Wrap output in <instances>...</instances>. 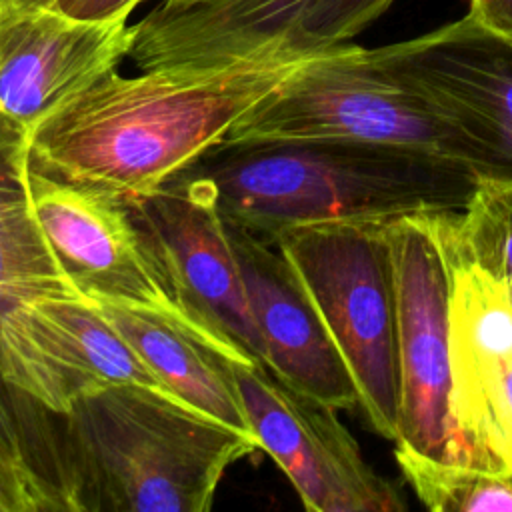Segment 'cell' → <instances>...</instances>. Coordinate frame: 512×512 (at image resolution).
<instances>
[{"label": "cell", "mask_w": 512, "mask_h": 512, "mask_svg": "<svg viewBox=\"0 0 512 512\" xmlns=\"http://www.w3.org/2000/svg\"><path fill=\"white\" fill-rule=\"evenodd\" d=\"M0 6H56V0H0Z\"/></svg>", "instance_id": "cb8c5ba5"}, {"label": "cell", "mask_w": 512, "mask_h": 512, "mask_svg": "<svg viewBox=\"0 0 512 512\" xmlns=\"http://www.w3.org/2000/svg\"><path fill=\"white\" fill-rule=\"evenodd\" d=\"M178 174L208 188L226 224L264 240L462 210L480 178L452 158L360 140H222Z\"/></svg>", "instance_id": "7a4b0ae2"}, {"label": "cell", "mask_w": 512, "mask_h": 512, "mask_svg": "<svg viewBox=\"0 0 512 512\" xmlns=\"http://www.w3.org/2000/svg\"><path fill=\"white\" fill-rule=\"evenodd\" d=\"M0 446L54 486L72 512L60 416L28 398L0 368Z\"/></svg>", "instance_id": "d6986e66"}, {"label": "cell", "mask_w": 512, "mask_h": 512, "mask_svg": "<svg viewBox=\"0 0 512 512\" xmlns=\"http://www.w3.org/2000/svg\"><path fill=\"white\" fill-rule=\"evenodd\" d=\"M224 140H360L458 160L480 178L484 156L452 124L396 82L370 48L336 44L302 56Z\"/></svg>", "instance_id": "277c9868"}, {"label": "cell", "mask_w": 512, "mask_h": 512, "mask_svg": "<svg viewBox=\"0 0 512 512\" xmlns=\"http://www.w3.org/2000/svg\"><path fill=\"white\" fill-rule=\"evenodd\" d=\"M388 222L300 226L272 242L320 314L358 392V408L386 440L398 436L400 374Z\"/></svg>", "instance_id": "5b68a950"}, {"label": "cell", "mask_w": 512, "mask_h": 512, "mask_svg": "<svg viewBox=\"0 0 512 512\" xmlns=\"http://www.w3.org/2000/svg\"><path fill=\"white\" fill-rule=\"evenodd\" d=\"M28 136L0 116V320L40 298L82 296L34 216L28 190Z\"/></svg>", "instance_id": "e0dca14e"}, {"label": "cell", "mask_w": 512, "mask_h": 512, "mask_svg": "<svg viewBox=\"0 0 512 512\" xmlns=\"http://www.w3.org/2000/svg\"><path fill=\"white\" fill-rule=\"evenodd\" d=\"M146 0H56V6L76 18L84 20H110L130 18L132 10Z\"/></svg>", "instance_id": "7402d4cb"}, {"label": "cell", "mask_w": 512, "mask_h": 512, "mask_svg": "<svg viewBox=\"0 0 512 512\" xmlns=\"http://www.w3.org/2000/svg\"><path fill=\"white\" fill-rule=\"evenodd\" d=\"M0 368L54 416L66 414L82 394L112 384L172 396L84 296L40 298L8 312L0 320Z\"/></svg>", "instance_id": "7c38bea8"}, {"label": "cell", "mask_w": 512, "mask_h": 512, "mask_svg": "<svg viewBox=\"0 0 512 512\" xmlns=\"http://www.w3.org/2000/svg\"><path fill=\"white\" fill-rule=\"evenodd\" d=\"M370 54L476 146L486 178L512 180V36L466 14L422 36L370 48Z\"/></svg>", "instance_id": "30bf717a"}, {"label": "cell", "mask_w": 512, "mask_h": 512, "mask_svg": "<svg viewBox=\"0 0 512 512\" xmlns=\"http://www.w3.org/2000/svg\"><path fill=\"white\" fill-rule=\"evenodd\" d=\"M306 54L110 72L28 136V168L134 204L222 142Z\"/></svg>", "instance_id": "6da1fadb"}, {"label": "cell", "mask_w": 512, "mask_h": 512, "mask_svg": "<svg viewBox=\"0 0 512 512\" xmlns=\"http://www.w3.org/2000/svg\"><path fill=\"white\" fill-rule=\"evenodd\" d=\"M28 190L50 248L84 298L158 310L192 322L148 234L126 204L30 168Z\"/></svg>", "instance_id": "4fadbf2b"}, {"label": "cell", "mask_w": 512, "mask_h": 512, "mask_svg": "<svg viewBox=\"0 0 512 512\" xmlns=\"http://www.w3.org/2000/svg\"><path fill=\"white\" fill-rule=\"evenodd\" d=\"M466 254L512 294V180L478 178L462 210L450 212Z\"/></svg>", "instance_id": "ffe728a7"}, {"label": "cell", "mask_w": 512, "mask_h": 512, "mask_svg": "<svg viewBox=\"0 0 512 512\" xmlns=\"http://www.w3.org/2000/svg\"><path fill=\"white\" fill-rule=\"evenodd\" d=\"M236 382L260 450L310 512H398L406 502L362 456L334 408L298 392L264 362H238Z\"/></svg>", "instance_id": "9c48e42d"}, {"label": "cell", "mask_w": 512, "mask_h": 512, "mask_svg": "<svg viewBox=\"0 0 512 512\" xmlns=\"http://www.w3.org/2000/svg\"><path fill=\"white\" fill-rule=\"evenodd\" d=\"M90 302L172 396L238 432L254 436L236 382V364L246 360L180 316L106 300Z\"/></svg>", "instance_id": "2e32d148"}, {"label": "cell", "mask_w": 512, "mask_h": 512, "mask_svg": "<svg viewBox=\"0 0 512 512\" xmlns=\"http://www.w3.org/2000/svg\"><path fill=\"white\" fill-rule=\"evenodd\" d=\"M482 26L512 36V0H470V12Z\"/></svg>", "instance_id": "603a6c76"}, {"label": "cell", "mask_w": 512, "mask_h": 512, "mask_svg": "<svg viewBox=\"0 0 512 512\" xmlns=\"http://www.w3.org/2000/svg\"><path fill=\"white\" fill-rule=\"evenodd\" d=\"M394 0H212L158 4L132 24L140 70L224 64L260 54H310L344 44Z\"/></svg>", "instance_id": "8992f818"}, {"label": "cell", "mask_w": 512, "mask_h": 512, "mask_svg": "<svg viewBox=\"0 0 512 512\" xmlns=\"http://www.w3.org/2000/svg\"><path fill=\"white\" fill-rule=\"evenodd\" d=\"M68 504L34 468L0 446V512H58Z\"/></svg>", "instance_id": "44dd1931"}, {"label": "cell", "mask_w": 512, "mask_h": 512, "mask_svg": "<svg viewBox=\"0 0 512 512\" xmlns=\"http://www.w3.org/2000/svg\"><path fill=\"white\" fill-rule=\"evenodd\" d=\"M450 270V416L460 460L512 472V294L432 214Z\"/></svg>", "instance_id": "ba28073f"}, {"label": "cell", "mask_w": 512, "mask_h": 512, "mask_svg": "<svg viewBox=\"0 0 512 512\" xmlns=\"http://www.w3.org/2000/svg\"><path fill=\"white\" fill-rule=\"evenodd\" d=\"M128 208L148 234L186 316L240 360L262 362L230 230L208 188L176 174Z\"/></svg>", "instance_id": "8fae6325"}, {"label": "cell", "mask_w": 512, "mask_h": 512, "mask_svg": "<svg viewBox=\"0 0 512 512\" xmlns=\"http://www.w3.org/2000/svg\"><path fill=\"white\" fill-rule=\"evenodd\" d=\"M132 34L124 16L84 20L58 6H0V116L30 134L118 70Z\"/></svg>", "instance_id": "5bb4252c"}, {"label": "cell", "mask_w": 512, "mask_h": 512, "mask_svg": "<svg viewBox=\"0 0 512 512\" xmlns=\"http://www.w3.org/2000/svg\"><path fill=\"white\" fill-rule=\"evenodd\" d=\"M204 2H212V0H160V4H166V6H194Z\"/></svg>", "instance_id": "d4e9b609"}, {"label": "cell", "mask_w": 512, "mask_h": 512, "mask_svg": "<svg viewBox=\"0 0 512 512\" xmlns=\"http://www.w3.org/2000/svg\"><path fill=\"white\" fill-rule=\"evenodd\" d=\"M396 298L398 436L432 458L460 460L450 416V270L432 214L386 224Z\"/></svg>", "instance_id": "52a82bcc"}, {"label": "cell", "mask_w": 512, "mask_h": 512, "mask_svg": "<svg viewBox=\"0 0 512 512\" xmlns=\"http://www.w3.org/2000/svg\"><path fill=\"white\" fill-rule=\"evenodd\" d=\"M262 362L298 392L334 408H358L356 386L318 310L276 242L230 226Z\"/></svg>", "instance_id": "9a60e30c"}, {"label": "cell", "mask_w": 512, "mask_h": 512, "mask_svg": "<svg viewBox=\"0 0 512 512\" xmlns=\"http://www.w3.org/2000/svg\"><path fill=\"white\" fill-rule=\"evenodd\" d=\"M394 460L432 512H512V472L484 462L432 458L394 442Z\"/></svg>", "instance_id": "ac0fdd59"}, {"label": "cell", "mask_w": 512, "mask_h": 512, "mask_svg": "<svg viewBox=\"0 0 512 512\" xmlns=\"http://www.w3.org/2000/svg\"><path fill=\"white\" fill-rule=\"evenodd\" d=\"M72 512H206L238 460L260 450L186 402L112 384L60 416Z\"/></svg>", "instance_id": "3957f363"}]
</instances>
